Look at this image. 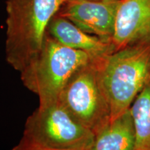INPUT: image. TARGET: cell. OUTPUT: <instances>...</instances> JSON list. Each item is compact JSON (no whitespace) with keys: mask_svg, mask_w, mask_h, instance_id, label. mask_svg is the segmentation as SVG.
<instances>
[{"mask_svg":"<svg viewBox=\"0 0 150 150\" xmlns=\"http://www.w3.org/2000/svg\"><path fill=\"white\" fill-rule=\"evenodd\" d=\"M66 0H6V60L21 72L37 57L52 19Z\"/></svg>","mask_w":150,"mask_h":150,"instance_id":"cell-1","label":"cell"},{"mask_svg":"<svg viewBox=\"0 0 150 150\" xmlns=\"http://www.w3.org/2000/svg\"><path fill=\"white\" fill-rule=\"evenodd\" d=\"M110 120L126 112L150 82V43H139L103 56L99 61Z\"/></svg>","mask_w":150,"mask_h":150,"instance_id":"cell-2","label":"cell"},{"mask_svg":"<svg viewBox=\"0 0 150 150\" xmlns=\"http://www.w3.org/2000/svg\"><path fill=\"white\" fill-rule=\"evenodd\" d=\"M97 58L61 44L47 33L40 53L23 71L24 86L38 97L39 104L59 100L72 75Z\"/></svg>","mask_w":150,"mask_h":150,"instance_id":"cell-3","label":"cell"},{"mask_svg":"<svg viewBox=\"0 0 150 150\" xmlns=\"http://www.w3.org/2000/svg\"><path fill=\"white\" fill-rule=\"evenodd\" d=\"M23 136L45 147L91 150L95 135L56 100L39 104L26 120Z\"/></svg>","mask_w":150,"mask_h":150,"instance_id":"cell-4","label":"cell"},{"mask_svg":"<svg viewBox=\"0 0 150 150\" xmlns=\"http://www.w3.org/2000/svg\"><path fill=\"white\" fill-rule=\"evenodd\" d=\"M101 58H95L78 69L59 98L70 115L94 134L110 121L109 104L99 72Z\"/></svg>","mask_w":150,"mask_h":150,"instance_id":"cell-5","label":"cell"},{"mask_svg":"<svg viewBox=\"0 0 150 150\" xmlns=\"http://www.w3.org/2000/svg\"><path fill=\"white\" fill-rule=\"evenodd\" d=\"M120 0H66L57 15L83 31L111 42Z\"/></svg>","mask_w":150,"mask_h":150,"instance_id":"cell-6","label":"cell"},{"mask_svg":"<svg viewBox=\"0 0 150 150\" xmlns=\"http://www.w3.org/2000/svg\"><path fill=\"white\" fill-rule=\"evenodd\" d=\"M111 43L115 51L150 43V0H120Z\"/></svg>","mask_w":150,"mask_h":150,"instance_id":"cell-7","label":"cell"},{"mask_svg":"<svg viewBox=\"0 0 150 150\" xmlns=\"http://www.w3.org/2000/svg\"><path fill=\"white\" fill-rule=\"evenodd\" d=\"M47 33L61 44L102 57L115 52L111 42L86 32L66 18L56 14L49 24Z\"/></svg>","mask_w":150,"mask_h":150,"instance_id":"cell-8","label":"cell"},{"mask_svg":"<svg viewBox=\"0 0 150 150\" xmlns=\"http://www.w3.org/2000/svg\"><path fill=\"white\" fill-rule=\"evenodd\" d=\"M94 135L91 150H134L136 131L130 108Z\"/></svg>","mask_w":150,"mask_h":150,"instance_id":"cell-9","label":"cell"},{"mask_svg":"<svg viewBox=\"0 0 150 150\" xmlns=\"http://www.w3.org/2000/svg\"><path fill=\"white\" fill-rule=\"evenodd\" d=\"M136 131L134 150H150V82L130 108Z\"/></svg>","mask_w":150,"mask_h":150,"instance_id":"cell-10","label":"cell"},{"mask_svg":"<svg viewBox=\"0 0 150 150\" xmlns=\"http://www.w3.org/2000/svg\"><path fill=\"white\" fill-rule=\"evenodd\" d=\"M12 150H70V149H56V148H51L45 147L39 144L31 141L24 136H22L21 140L13 148Z\"/></svg>","mask_w":150,"mask_h":150,"instance_id":"cell-11","label":"cell"}]
</instances>
